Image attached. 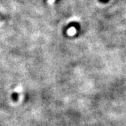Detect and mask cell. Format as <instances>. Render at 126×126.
I'll list each match as a JSON object with an SVG mask.
<instances>
[{
	"mask_svg": "<svg viewBox=\"0 0 126 126\" xmlns=\"http://www.w3.org/2000/svg\"><path fill=\"white\" fill-rule=\"evenodd\" d=\"M22 91V88L20 87V86H18V87H17L16 88V92H21Z\"/></svg>",
	"mask_w": 126,
	"mask_h": 126,
	"instance_id": "6da1fadb",
	"label": "cell"
},
{
	"mask_svg": "<svg viewBox=\"0 0 126 126\" xmlns=\"http://www.w3.org/2000/svg\"><path fill=\"white\" fill-rule=\"evenodd\" d=\"M99 1H100V2H101V3H103V4H106V3H108L109 0H99Z\"/></svg>",
	"mask_w": 126,
	"mask_h": 126,
	"instance_id": "7a4b0ae2",
	"label": "cell"
}]
</instances>
